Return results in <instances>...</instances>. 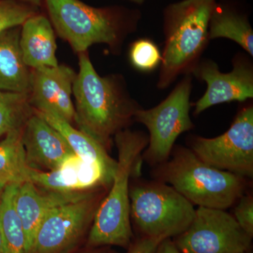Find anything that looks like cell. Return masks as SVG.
Masks as SVG:
<instances>
[{
    "mask_svg": "<svg viewBox=\"0 0 253 253\" xmlns=\"http://www.w3.org/2000/svg\"><path fill=\"white\" fill-rule=\"evenodd\" d=\"M106 253L103 252V251H82V252H78V253Z\"/></svg>",
    "mask_w": 253,
    "mask_h": 253,
    "instance_id": "obj_30",
    "label": "cell"
},
{
    "mask_svg": "<svg viewBox=\"0 0 253 253\" xmlns=\"http://www.w3.org/2000/svg\"><path fill=\"white\" fill-rule=\"evenodd\" d=\"M192 74L207 84L204 96L195 104L196 116L215 105L232 101L244 102L253 99V63L244 55L234 57L231 72L221 73L217 63L204 59L201 60Z\"/></svg>",
    "mask_w": 253,
    "mask_h": 253,
    "instance_id": "obj_11",
    "label": "cell"
},
{
    "mask_svg": "<svg viewBox=\"0 0 253 253\" xmlns=\"http://www.w3.org/2000/svg\"><path fill=\"white\" fill-rule=\"evenodd\" d=\"M22 129L10 131L0 142V184L28 181L30 167L22 142Z\"/></svg>",
    "mask_w": 253,
    "mask_h": 253,
    "instance_id": "obj_21",
    "label": "cell"
},
{
    "mask_svg": "<svg viewBox=\"0 0 253 253\" xmlns=\"http://www.w3.org/2000/svg\"><path fill=\"white\" fill-rule=\"evenodd\" d=\"M20 34L21 27L0 34V89L29 94L31 69L23 60Z\"/></svg>",
    "mask_w": 253,
    "mask_h": 253,
    "instance_id": "obj_17",
    "label": "cell"
},
{
    "mask_svg": "<svg viewBox=\"0 0 253 253\" xmlns=\"http://www.w3.org/2000/svg\"><path fill=\"white\" fill-rule=\"evenodd\" d=\"M191 89L192 75H185L162 102L152 109L141 107L136 111L134 121L144 125L149 132V144L141 155L142 161L151 166L166 162L177 138L194 129L190 117Z\"/></svg>",
    "mask_w": 253,
    "mask_h": 253,
    "instance_id": "obj_7",
    "label": "cell"
},
{
    "mask_svg": "<svg viewBox=\"0 0 253 253\" xmlns=\"http://www.w3.org/2000/svg\"><path fill=\"white\" fill-rule=\"evenodd\" d=\"M131 66L142 73L153 72L162 62V52L149 38H140L131 43L129 51Z\"/></svg>",
    "mask_w": 253,
    "mask_h": 253,
    "instance_id": "obj_23",
    "label": "cell"
},
{
    "mask_svg": "<svg viewBox=\"0 0 253 253\" xmlns=\"http://www.w3.org/2000/svg\"><path fill=\"white\" fill-rule=\"evenodd\" d=\"M51 25L60 38L78 54L95 44H106L114 52L137 30L139 9L120 5L94 7L80 0H43Z\"/></svg>",
    "mask_w": 253,
    "mask_h": 253,
    "instance_id": "obj_2",
    "label": "cell"
},
{
    "mask_svg": "<svg viewBox=\"0 0 253 253\" xmlns=\"http://www.w3.org/2000/svg\"><path fill=\"white\" fill-rule=\"evenodd\" d=\"M18 1H23V2L27 3L36 7H40L43 4V0H18Z\"/></svg>",
    "mask_w": 253,
    "mask_h": 253,
    "instance_id": "obj_28",
    "label": "cell"
},
{
    "mask_svg": "<svg viewBox=\"0 0 253 253\" xmlns=\"http://www.w3.org/2000/svg\"><path fill=\"white\" fill-rule=\"evenodd\" d=\"M181 253H243L253 238L224 210L199 207L191 225L175 237Z\"/></svg>",
    "mask_w": 253,
    "mask_h": 253,
    "instance_id": "obj_9",
    "label": "cell"
},
{
    "mask_svg": "<svg viewBox=\"0 0 253 253\" xmlns=\"http://www.w3.org/2000/svg\"><path fill=\"white\" fill-rule=\"evenodd\" d=\"M130 218L146 237L163 239L184 233L194 220V206L172 186L142 181L130 188Z\"/></svg>",
    "mask_w": 253,
    "mask_h": 253,
    "instance_id": "obj_6",
    "label": "cell"
},
{
    "mask_svg": "<svg viewBox=\"0 0 253 253\" xmlns=\"http://www.w3.org/2000/svg\"><path fill=\"white\" fill-rule=\"evenodd\" d=\"M234 208V217L238 224L250 236L253 237V198L251 195L244 194L237 201Z\"/></svg>",
    "mask_w": 253,
    "mask_h": 253,
    "instance_id": "obj_25",
    "label": "cell"
},
{
    "mask_svg": "<svg viewBox=\"0 0 253 253\" xmlns=\"http://www.w3.org/2000/svg\"><path fill=\"white\" fill-rule=\"evenodd\" d=\"M126 1H130V2L134 3V4L141 5L143 3H144L146 0H126Z\"/></svg>",
    "mask_w": 253,
    "mask_h": 253,
    "instance_id": "obj_31",
    "label": "cell"
},
{
    "mask_svg": "<svg viewBox=\"0 0 253 253\" xmlns=\"http://www.w3.org/2000/svg\"><path fill=\"white\" fill-rule=\"evenodd\" d=\"M6 186V185H4V184H0V201H1V195H2L3 191H4V189Z\"/></svg>",
    "mask_w": 253,
    "mask_h": 253,
    "instance_id": "obj_32",
    "label": "cell"
},
{
    "mask_svg": "<svg viewBox=\"0 0 253 253\" xmlns=\"http://www.w3.org/2000/svg\"><path fill=\"white\" fill-rule=\"evenodd\" d=\"M34 111L59 131L78 157L86 162L99 165L111 172H116L117 161L110 156L107 149L99 141L83 131L76 129L71 123L54 113Z\"/></svg>",
    "mask_w": 253,
    "mask_h": 253,
    "instance_id": "obj_18",
    "label": "cell"
},
{
    "mask_svg": "<svg viewBox=\"0 0 253 253\" xmlns=\"http://www.w3.org/2000/svg\"><path fill=\"white\" fill-rule=\"evenodd\" d=\"M118 149L117 168L109 194L101 201L88 236L91 247L117 246L129 248L132 240L129 179L139 172L141 155L149 144V135L126 128L115 135Z\"/></svg>",
    "mask_w": 253,
    "mask_h": 253,
    "instance_id": "obj_3",
    "label": "cell"
},
{
    "mask_svg": "<svg viewBox=\"0 0 253 253\" xmlns=\"http://www.w3.org/2000/svg\"><path fill=\"white\" fill-rule=\"evenodd\" d=\"M33 112L29 94L0 89V137L23 128Z\"/></svg>",
    "mask_w": 253,
    "mask_h": 253,
    "instance_id": "obj_22",
    "label": "cell"
},
{
    "mask_svg": "<svg viewBox=\"0 0 253 253\" xmlns=\"http://www.w3.org/2000/svg\"><path fill=\"white\" fill-rule=\"evenodd\" d=\"M38 14V8L18 0H0V34L21 27L28 18Z\"/></svg>",
    "mask_w": 253,
    "mask_h": 253,
    "instance_id": "obj_24",
    "label": "cell"
},
{
    "mask_svg": "<svg viewBox=\"0 0 253 253\" xmlns=\"http://www.w3.org/2000/svg\"><path fill=\"white\" fill-rule=\"evenodd\" d=\"M20 46L23 60L31 69L58 66L54 30L49 18L37 14L21 27Z\"/></svg>",
    "mask_w": 253,
    "mask_h": 253,
    "instance_id": "obj_16",
    "label": "cell"
},
{
    "mask_svg": "<svg viewBox=\"0 0 253 253\" xmlns=\"http://www.w3.org/2000/svg\"><path fill=\"white\" fill-rule=\"evenodd\" d=\"M114 174L99 165L86 162L76 156L54 170L30 168L28 181L48 191L73 192L110 188Z\"/></svg>",
    "mask_w": 253,
    "mask_h": 253,
    "instance_id": "obj_14",
    "label": "cell"
},
{
    "mask_svg": "<svg viewBox=\"0 0 253 253\" xmlns=\"http://www.w3.org/2000/svg\"><path fill=\"white\" fill-rule=\"evenodd\" d=\"M156 253H181L171 239H163L158 246Z\"/></svg>",
    "mask_w": 253,
    "mask_h": 253,
    "instance_id": "obj_27",
    "label": "cell"
},
{
    "mask_svg": "<svg viewBox=\"0 0 253 253\" xmlns=\"http://www.w3.org/2000/svg\"><path fill=\"white\" fill-rule=\"evenodd\" d=\"M208 36L210 41L231 40L253 56V31L249 17L231 5L216 2L210 18Z\"/></svg>",
    "mask_w": 253,
    "mask_h": 253,
    "instance_id": "obj_19",
    "label": "cell"
},
{
    "mask_svg": "<svg viewBox=\"0 0 253 253\" xmlns=\"http://www.w3.org/2000/svg\"><path fill=\"white\" fill-rule=\"evenodd\" d=\"M79 54V72L73 86L74 122L80 130L108 149L112 136L134 122L141 106L131 97L121 76L101 77L87 52Z\"/></svg>",
    "mask_w": 253,
    "mask_h": 253,
    "instance_id": "obj_1",
    "label": "cell"
},
{
    "mask_svg": "<svg viewBox=\"0 0 253 253\" xmlns=\"http://www.w3.org/2000/svg\"><path fill=\"white\" fill-rule=\"evenodd\" d=\"M170 156L156 166L155 177L172 186L194 206L226 211L247 189L246 178L210 166L191 149L175 146Z\"/></svg>",
    "mask_w": 253,
    "mask_h": 253,
    "instance_id": "obj_5",
    "label": "cell"
},
{
    "mask_svg": "<svg viewBox=\"0 0 253 253\" xmlns=\"http://www.w3.org/2000/svg\"><path fill=\"white\" fill-rule=\"evenodd\" d=\"M191 149L201 161L212 167L252 179L253 105L240 110L224 134L214 138L195 136Z\"/></svg>",
    "mask_w": 253,
    "mask_h": 253,
    "instance_id": "obj_8",
    "label": "cell"
},
{
    "mask_svg": "<svg viewBox=\"0 0 253 253\" xmlns=\"http://www.w3.org/2000/svg\"><path fill=\"white\" fill-rule=\"evenodd\" d=\"M93 191L94 190L59 192L42 189L30 181L19 183L15 194L14 204L26 234L28 253H31L42 221L53 209L83 199Z\"/></svg>",
    "mask_w": 253,
    "mask_h": 253,
    "instance_id": "obj_15",
    "label": "cell"
},
{
    "mask_svg": "<svg viewBox=\"0 0 253 253\" xmlns=\"http://www.w3.org/2000/svg\"><path fill=\"white\" fill-rule=\"evenodd\" d=\"M76 75L66 65L31 69L29 102L33 109L54 113L72 124L76 112L71 96Z\"/></svg>",
    "mask_w": 253,
    "mask_h": 253,
    "instance_id": "obj_12",
    "label": "cell"
},
{
    "mask_svg": "<svg viewBox=\"0 0 253 253\" xmlns=\"http://www.w3.org/2000/svg\"><path fill=\"white\" fill-rule=\"evenodd\" d=\"M22 142L28 166L39 170H54L76 156L59 131L35 111L23 126Z\"/></svg>",
    "mask_w": 253,
    "mask_h": 253,
    "instance_id": "obj_13",
    "label": "cell"
},
{
    "mask_svg": "<svg viewBox=\"0 0 253 253\" xmlns=\"http://www.w3.org/2000/svg\"><path fill=\"white\" fill-rule=\"evenodd\" d=\"M100 190L53 209L38 228L31 253H72L92 224L103 200Z\"/></svg>",
    "mask_w": 253,
    "mask_h": 253,
    "instance_id": "obj_10",
    "label": "cell"
},
{
    "mask_svg": "<svg viewBox=\"0 0 253 253\" xmlns=\"http://www.w3.org/2000/svg\"><path fill=\"white\" fill-rule=\"evenodd\" d=\"M216 0H182L163 11L164 47L158 89L168 88L181 75L191 74L209 42L208 28Z\"/></svg>",
    "mask_w": 253,
    "mask_h": 253,
    "instance_id": "obj_4",
    "label": "cell"
},
{
    "mask_svg": "<svg viewBox=\"0 0 253 253\" xmlns=\"http://www.w3.org/2000/svg\"><path fill=\"white\" fill-rule=\"evenodd\" d=\"M249 253V251H247V252H245V253Z\"/></svg>",
    "mask_w": 253,
    "mask_h": 253,
    "instance_id": "obj_33",
    "label": "cell"
},
{
    "mask_svg": "<svg viewBox=\"0 0 253 253\" xmlns=\"http://www.w3.org/2000/svg\"><path fill=\"white\" fill-rule=\"evenodd\" d=\"M163 240L161 238L142 236L130 245L126 253H156Z\"/></svg>",
    "mask_w": 253,
    "mask_h": 253,
    "instance_id": "obj_26",
    "label": "cell"
},
{
    "mask_svg": "<svg viewBox=\"0 0 253 253\" xmlns=\"http://www.w3.org/2000/svg\"><path fill=\"white\" fill-rule=\"evenodd\" d=\"M0 253H4V244H3L1 232H0Z\"/></svg>",
    "mask_w": 253,
    "mask_h": 253,
    "instance_id": "obj_29",
    "label": "cell"
},
{
    "mask_svg": "<svg viewBox=\"0 0 253 253\" xmlns=\"http://www.w3.org/2000/svg\"><path fill=\"white\" fill-rule=\"evenodd\" d=\"M18 184H9L5 186L0 201V232L4 253H28L26 234L15 207Z\"/></svg>",
    "mask_w": 253,
    "mask_h": 253,
    "instance_id": "obj_20",
    "label": "cell"
}]
</instances>
